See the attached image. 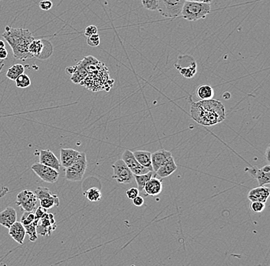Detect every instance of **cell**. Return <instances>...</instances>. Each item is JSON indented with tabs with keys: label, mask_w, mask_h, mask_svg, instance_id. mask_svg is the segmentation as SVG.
I'll list each match as a JSON object with an SVG mask.
<instances>
[{
	"label": "cell",
	"mask_w": 270,
	"mask_h": 266,
	"mask_svg": "<svg viewBox=\"0 0 270 266\" xmlns=\"http://www.w3.org/2000/svg\"><path fill=\"white\" fill-rule=\"evenodd\" d=\"M39 163L58 171L61 167L59 160L52 151L42 149L39 152Z\"/></svg>",
	"instance_id": "obj_16"
},
{
	"label": "cell",
	"mask_w": 270,
	"mask_h": 266,
	"mask_svg": "<svg viewBox=\"0 0 270 266\" xmlns=\"http://www.w3.org/2000/svg\"><path fill=\"white\" fill-rule=\"evenodd\" d=\"M68 69H71V72H69V74L72 75L71 80L77 84L81 83V82L87 77L88 74V69L82 60L81 62H79L76 66L69 67Z\"/></svg>",
	"instance_id": "obj_17"
},
{
	"label": "cell",
	"mask_w": 270,
	"mask_h": 266,
	"mask_svg": "<svg viewBox=\"0 0 270 266\" xmlns=\"http://www.w3.org/2000/svg\"><path fill=\"white\" fill-rule=\"evenodd\" d=\"M16 87L20 89L28 88L31 86V80L27 74L20 75L16 80Z\"/></svg>",
	"instance_id": "obj_31"
},
{
	"label": "cell",
	"mask_w": 270,
	"mask_h": 266,
	"mask_svg": "<svg viewBox=\"0 0 270 266\" xmlns=\"http://www.w3.org/2000/svg\"><path fill=\"white\" fill-rule=\"evenodd\" d=\"M265 155L267 162H268V163H270V147H267V151H266Z\"/></svg>",
	"instance_id": "obj_44"
},
{
	"label": "cell",
	"mask_w": 270,
	"mask_h": 266,
	"mask_svg": "<svg viewBox=\"0 0 270 266\" xmlns=\"http://www.w3.org/2000/svg\"><path fill=\"white\" fill-rule=\"evenodd\" d=\"M2 37L10 46L13 57L16 59L26 61L33 57L28 52V47L35 38L29 30L5 27V31L2 34Z\"/></svg>",
	"instance_id": "obj_2"
},
{
	"label": "cell",
	"mask_w": 270,
	"mask_h": 266,
	"mask_svg": "<svg viewBox=\"0 0 270 266\" xmlns=\"http://www.w3.org/2000/svg\"><path fill=\"white\" fill-rule=\"evenodd\" d=\"M35 194L38 200L40 202V207L46 209H50L54 207H59V198L56 195L53 194L48 188L38 187Z\"/></svg>",
	"instance_id": "obj_10"
},
{
	"label": "cell",
	"mask_w": 270,
	"mask_h": 266,
	"mask_svg": "<svg viewBox=\"0 0 270 266\" xmlns=\"http://www.w3.org/2000/svg\"><path fill=\"white\" fill-rule=\"evenodd\" d=\"M34 213H35V219L39 221L42 219V217L47 213V209L42 207H37Z\"/></svg>",
	"instance_id": "obj_36"
},
{
	"label": "cell",
	"mask_w": 270,
	"mask_h": 266,
	"mask_svg": "<svg viewBox=\"0 0 270 266\" xmlns=\"http://www.w3.org/2000/svg\"><path fill=\"white\" fill-rule=\"evenodd\" d=\"M84 196L86 199H88V201L92 202V203H96L99 202L102 199V192L100 189L97 188H90L88 190L84 192Z\"/></svg>",
	"instance_id": "obj_29"
},
{
	"label": "cell",
	"mask_w": 270,
	"mask_h": 266,
	"mask_svg": "<svg viewBox=\"0 0 270 266\" xmlns=\"http://www.w3.org/2000/svg\"><path fill=\"white\" fill-rule=\"evenodd\" d=\"M24 66L22 64H16L8 69L6 77L11 80H16L20 75L24 73Z\"/></svg>",
	"instance_id": "obj_27"
},
{
	"label": "cell",
	"mask_w": 270,
	"mask_h": 266,
	"mask_svg": "<svg viewBox=\"0 0 270 266\" xmlns=\"http://www.w3.org/2000/svg\"><path fill=\"white\" fill-rule=\"evenodd\" d=\"M172 156L170 151L165 149H160L151 154V165L153 171L156 173L161 166H163L165 162L168 160L169 158Z\"/></svg>",
	"instance_id": "obj_18"
},
{
	"label": "cell",
	"mask_w": 270,
	"mask_h": 266,
	"mask_svg": "<svg viewBox=\"0 0 270 266\" xmlns=\"http://www.w3.org/2000/svg\"><path fill=\"white\" fill-rule=\"evenodd\" d=\"M196 93L201 100H207L214 98V90L209 85H202L197 88Z\"/></svg>",
	"instance_id": "obj_26"
},
{
	"label": "cell",
	"mask_w": 270,
	"mask_h": 266,
	"mask_svg": "<svg viewBox=\"0 0 270 266\" xmlns=\"http://www.w3.org/2000/svg\"><path fill=\"white\" fill-rule=\"evenodd\" d=\"M53 5V2L50 0H43L42 2H39V7L42 10H49L52 9Z\"/></svg>",
	"instance_id": "obj_38"
},
{
	"label": "cell",
	"mask_w": 270,
	"mask_h": 266,
	"mask_svg": "<svg viewBox=\"0 0 270 266\" xmlns=\"http://www.w3.org/2000/svg\"><path fill=\"white\" fill-rule=\"evenodd\" d=\"M175 68L179 71L180 73L187 79H190L193 77L196 73L197 67L196 62L190 56H181L177 59V63L175 64Z\"/></svg>",
	"instance_id": "obj_9"
},
{
	"label": "cell",
	"mask_w": 270,
	"mask_h": 266,
	"mask_svg": "<svg viewBox=\"0 0 270 266\" xmlns=\"http://www.w3.org/2000/svg\"><path fill=\"white\" fill-rule=\"evenodd\" d=\"M95 34H98V28L95 26H89L84 30V35L86 37L95 35Z\"/></svg>",
	"instance_id": "obj_39"
},
{
	"label": "cell",
	"mask_w": 270,
	"mask_h": 266,
	"mask_svg": "<svg viewBox=\"0 0 270 266\" xmlns=\"http://www.w3.org/2000/svg\"><path fill=\"white\" fill-rule=\"evenodd\" d=\"M270 196V189L268 187L263 185V186H259L251 189L248 194V199L251 202H261V203H266Z\"/></svg>",
	"instance_id": "obj_20"
},
{
	"label": "cell",
	"mask_w": 270,
	"mask_h": 266,
	"mask_svg": "<svg viewBox=\"0 0 270 266\" xmlns=\"http://www.w3.org/2000/svg\"><path fill=\"white\" fill-rule=\"evenodd\" d=\"M3 48H5V43L3 41L0 40V50H2Z\"/></svg>",
	"instance_id": "obj_45"
},
{
	"label": "cell",
	"mask_w": 270,
	"mask_h": 266,
	"mask_svg": "<svg viewBox=\"0 0 270 266\" xmlns=\"http://www.w3.org/2000/svg\"><path fill=\"white\" fill-rule=\"evenodd\" d=\"M80 152L73 148H61L60 150V164L65 169L72 166L76 162Z\"/></svg>",
	"instance_id": "obj_19"
},
{
	"label": "cell",
	"mask_w": 270,
	"mask_h": 266,
	"mask_svg": "<svg viewBox=\"0 0 270 266\" xmlns=\"http://www.w3.org/2000/svg\"><path fill=\"white\" fill-rule=\"evenodd\" d=\"M17 221V214L15 208L7 207L0 212V225L4 227L9 228Z\"/></svg>",
	"instance_id": "obj_21"
},
{
	"label": "cell",
	"mask_w": 270,
	"mask_h": 266,
	"mask_svg": "<svg viewBox=\"0 0 270 266\" xmlns=\"http://www.w3.org/2000/svg\"><path fill=\"white\" fill-rule=\"evenodd\" d=\"M87 43L91 47H97L100 45V36L98 34L91 35L87 37Z\"/></svg>",
	"instance_id": "obj_35"
},
{
	"label": "cell",
	"mask_w": 270,
	"mask_h": 266,
	"mask_svg": "<svg viewBox=\"0 0 270 266\" xmlns=\"http://www.w3.org/2000/svg\"><path fill=\"white\" fill-rule=\"evenodd\" d=\"M249 208L255 213H260L263 210L265 209V203H261V202H251Z\"/></svg>",
	"instance_id": "obj_34"
},
{
	"label": "cell",
	"mask_w": 270,
	"mask_h": 266,
	"mask_svg": "<svg viewBox=\"0 0 270 266\" xmlns=\"http://www.w3.org/2000/svg\"><path fill=\"white\" fill-rule=\"evenodd\" d=\"M135 159L141 166L149 169L150 171H153L152 165H151V153L147 151H136L133 152Z\"/></svg>",
	"instance_id": "obj_25"
},
{
	"label": "cell",
	"mask_w": 270,
	"mask_h": 266,
	"mask_svg": "<svg viewBox=\"0 0 270 266\" xmlns=\"http://www.w3.org/2000/svg\"><path fill=\"white\" fill-rule=\"evenodd\" d=\"M185 0H158V10L164 17L179 16Z\"/></svg>",
	"instance_id": "obj_7"
},
{
	"label": "cell",
	"mask_w": 270,
	"mask_h": 266,
	"mask_svg": "<svg viewBox=\"0 0 270 266\" xmlns=\"http://www.w3.org/2000/svg\"><path fill=\"white\" fill-rule=\"evenodd\" d=\"M28 52L32 57L39 59H47L53 55V46L49 40L34 39L29 45Z\"/></svg>",
	"instance_id": "obj_6"
},
{
	"label": "cell",
	"mask_w": 270,
	"mask_h": 266,
	"mask_svg": "<svg viewBox=\"0 0 270 266\" xmlns=\"http://www.w3.org/2000/svg\"><path fill=\"white\" fill-rule=\"evenodd\" d=\"M9 234L16 242L23 245L24 243L25 237H26V229L23 226L21 222L16 221L14 224L9 228Z\"/></svg>",
	"instance_id": "obj_23"
},
{
	"label": "cell",
	"mask_w": 270,
	"mask_h": 266,
	"mask_svg": "<svg viewBox=\"0 0 270 266\" xmlns=\"http://www.w3.org/2000/svg\"><path fill=\"white\" fill-rule=\"evenodd\" d=\"M162 181L156 177H151L144 186V192L146 196H156L162 192Z\"/></svg>",
	"instance_id": "obj_22"
},
{
	"label": "cell",
	"mask_w": 270,
	"mask_h": 266,
	"mask_svg": "<svg viewBox=\"0 0 270 266\" xmlns=\"http://www.w3.org/2000/svg\"><path fill=\"white\" fill-rule=\"evenodd\" d=\"M223 98L225 100H228V99L231 98V94L229 92H225L223 94Z\"/></svg>",
	"instance_id": "obj_43"
},
{
	"label": "cell",
	"mask_w": 270,
	"mask_h": 266,
	"mask_svg": "<svg viewBox=\"0 0 270 266\" xmlns=\"http://www.w3.org/2000/svg\"><path fill=\"white\" fill-rule=\"evenodd\" d=\"M35 213L33 211H25L21 218V223L23 226H28L35 221Z\"/></svg>",
	"instance_id": "obj_32"
},
{
	"label": "cell",
	"mask_w": 270,
	"mask_h": 266,
	"mask_svg": "<svg viewBox=\"0 0 270 266\" xmlns=\"http://www.w3.org/2000/svg\"><path fill=\"white\" fill-rule=\"evenodd\" d=\"M132 203H133L135 207H142L144 203V198L142 196H137V197H135V199H132Z\"/></svg>",
	"instance_id": "obj_40"
},
{
	"label": "cell",
	"mask_w": 270,
	"mask_h": 266,
	"mask_svg": "<svg viewBox=\"0 0 270 266\" xmlns=\"http://www.w3.org/2000/svg\"><path fill=\"white\" fill-rule=\"evenodd\" d=\"M8 57V52L5 48L0 50V59H6Z\"/></svg>",
	"instance_id": "obj_41"
},
{
	"label": "cell",
	"mask_w": 270,
	"mask_h": 266,
	"mask_svg": "<svg viewBox=\"0 0 270 266\" xmlns=\"http://www.w3.org/2000/svg\"><path fill=\"white\" fill-rule=\"evenodd\" d=\"M141 3L147 10H158V0H141Z\"/></svg>",
	"instance_id": "obj_33"
},
{
	"label": "cell",
	"mask_w": 270,
	"mask_h": 266,
	"mask_svg": "<svg viewBox=\"0 0 270 266\" xmlns=\"http://www.w3.org/2000/svg\"><path fill=\"white\" fill-rule=\"evenodd\" d=\"M121 159L125 162V164L129 168V169L135 176L147 174L149 172H151L150 171L149 169L141 166L136 160L133 152H132L130 150H125V152H123L122 159Z\"/></svg>",
	"instance_id": "obj_14"
},
{
	"label": "cell",
	"mask_w": 270,
	"mask_h": 266,
	"mask_svg": "<svg viewBox=\"0 0 270 266\" xmlns=\"http://www.w3.org/2000/svg\"><path fill=\"white\" fill-rule=\"evenodd\" d=\"M39 223V220L35 219L32 223H31L28 226H24L25 229H26V233L27 235H28L29 236V239L31 241H36L38 238V234H37L36 227L37 225Z\"/></svg>",
	"instance_id": "obj_30"
},
{
	"label": "cell",
	"mask_w": 270,
	"mask_h": 266,
	"mask_svg": "<svg viewBox=\"0 0 270 266\" xmlns=\"http://www.w3.org/2000/svg\"><path fill=\"white\" fill-rule=\"evenodd\" d=\"M112 80L109 79L108 70L103 63H101L96 69L88 72L87 77L81 82V84L91 89V91L97 92L102 89L109 91L112 86L108 84V83Z\"/></svg>",
	"instance_id": "obj_3"
},
{
	"label": "cell",
	"mask_w": 270,
	"mask_h": 266,
	"mask_svg": "<svg viewBox=\"0 0 270 266\" xmlns=\"http://www.w3.org/2000/svg\"><path fill=\"white\" fill-rule=\"evenodd\" d=\"M189 112L195 122L204 126L216 125L226 118L225 106L216 99L191 102Z\"/></svg>",
	"instance_id": "obj_1"
},
{
	"label": "cell",
	"mask_w": 270,
	"mask_h": 266,
	"mask_svg": "<svg viewBox=\"0 0 270 266\" xmlns=\"http://www.w3.org/2000/svg\"><path fill=\"white\" fill-rule=\"evenodd\" d=\"M211 5L210 3L189 2L185 1L183 5L181 15L188 21H197L205 19L206 16L211 13Z\"/></svg>",
	"instance_id": "obj_4"
},
{
	"label": "cell",
	"mask_w": 270,
	"mask_h": 266,
	"mask_svg": "<svg viewBox=\"0 0 270 266\" xmlns=\"http://www.w3.org/2000/svg\"><path fill=\"white\" fill-rule=\"evenodd\" d=\"M57 228L56 222L54 220V215L52 213H46L42 219L39 221L37 225V234L42 236H50L52 233Z\"/></svg>",
	"instance_id": "obj_13"
},
{
	"label": "cell",
	"mask_w": 270,
	"mask_h": 266,
	"mask_svg": "<svg viewBox=\"0 0 270 266\" xmlns=\"http://www.w3.org/2000/svg\"><path fill=\"white\" fill-rule=\"evenodd\" d=\"M139 193H140V192H139L137 188H131V189L127 191L126 196L128 199L132 200V199H135V197H137V196H139Z\"/></svg>",
	"instance_id": "obj_37"
},
{
	"label": "cell",
	"mask_w": 270,
	"mask_h": 266,
	"mask_svg": "<svg viewBox=\"0 0 270 266\" xmlns=\"http://www.w3.org/2000/svg\"><path fill=\"white\" fill-rule=\"evenodd\" d=\"M112 178L118 183L132 184L135 180V175L132 173L129 168L122 159L116 161L112 165Z\"/></svg>",
	"instance_id": "obj_8"
},
{
	"label": "cell",
	"mask_w": 270,
	"mask_h": 266,
	"mask_svg": "<svg viewBox=\"0 0 270 266\" xmlns=\"http://www.w3.org/2000/svg\"><path fill=\"white\" fill-rule=\"evenodd\" d=\"M87 159L84 152H80L76 162L65 169V178L70 182L81 181L87 169Z\"/></svg>",
	"instance_id": "obj_5"
},
{
	"label": "cell",
	"mask_w": 270,
	"mask_h": 266,
	"mask_svg": "<svg viewBox=\"0 0 270 266\" xmlns=\"http://www.w3.org/2000/svg\"><path fill=\"white\" fill-rule=\"evenodd\" d=\"M245 171L248 172L253 178H256L260 186L270 183V166L267 165L264 167L259 168L253 166L251 168H245Z\"/></svg>",
	"instance_id": "obj_15"
},
{
	"label": "cell",
	"mask_w": 270,
	"mask_h": 266,
	"mask_svg": "<svg viewBox=\"0 0 270 266\" xmlns=\"http://www.w3.org/2000/svg\"><path fill=\"white\" fill-rule=\"evenodd\" d=\"M16 204L25 211H33L38 207V199L33 192L25 189L17 195Z\"/></svg>",
	"instance_id": "obj_11"
},
{
	"label": "cell",
	"mask_w": 270,
	"mask_h": 266,
	"mask_svg": "<svg viewBox=\"0 0 270 266\" xmlns=\"http://www.w3.org/2000/svg\"><path fill=\"white\" fill-rule=\"evenodd\" d=\"M32 170L41 179L48 183L53 184L56 182L59 177V173L57 170L41 163L32 165Z\"/></svg>",
	"instance_id": "obj_12"
},
{
	"label": "cell",
	"mask_w": 270,
	"mask_h": 266,
	"mask_svg": "<svg viewBox=\"0 0 270 266\" xmlns=\"http://www.w3.org/2000/svg\"><path fill=\"white\" fill-rule=\"evenodd\" d=\"M177 169V166L173 156H170L168 160L158 169V171L156 172V175L161 178H166L170 177V175L173 174Z\"/></svg>",
	"instance_id": "obj_24"
},
{
	"label": "cell",
	"mask_w": 270,
	"mask_h": 266,
	"mask_svg": "<svg viewBox=\"0 0 270 266\" xmlns=\"http://www.w3.org/2000/svg\"><path fill=\"white\" fill-rule=\"evenodd\" d=\"M154 176V172H149L147 174L140 175V176H135V180L136 181V183L137 185V189L139 192H144V186L147 181L153 177ZM145 194V193H144Z\"/></svg>",
	"instance_id": "obj_28"
},
{
	"label": "cell",
	"mask_w": 270,
	"mask_h": 266,
	"mask_svg": "<svg viewBox=\"0 0 270 266\" xmlns=\"http://www.w3.org/2000/svg\"><path fill=\"white\" fill-rule=\"evenodd\" d=\"M189 2H201V3H211L213 0H185Z\"/></svg>",
	"instance_id": "obj_42"
}]
</instances>
